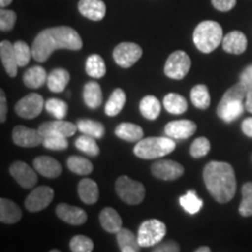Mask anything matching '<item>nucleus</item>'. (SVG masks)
Wrapping results in <instances>:
<instances>
[{
	"label": "nucleus",
	"instance_id": "nucleus-50",
	"mask_svg": "<svg viewBox=\"0 0 252 252\" xmlns=\"http://www.w3.org/2000/svg\"><path fill=\"white\" fill-rule=\"evenodd\" d=\"M242 131L249 138H252V117L244 119L242 123Z\"/></svg>",
	"mask_w": 252,
	"mask_h": 252
},
{
	"label": "nucleus",
	"instance_id": "nucleus-36",
	"mask_svg": "<svg viewBox=\"0 0 252 252\" xmlns=\"http://www.w3.org/2000/svg\"><path fill=\"white\" fill-rule=\"evenodd\" d=\"M179 201H180V206L190 215L197 214L203 207V201L197 196L195 190H188Z\"/></svg>",
	"mask_w": 252,
	"mask_h": 252
},
{
	"label": "nucleus",
	"instance_id": "nucleus-28",
	"mask_svg": "<svg viewBox=\"0 0 252 252\" xmlns=\"http://www.w3.org/2000/svg\"><path fill=\"white\" fill-rule=\"evenodd\" d=\"M117 243L122 252H139L141 245L138 241V236H135L131 230L122 228L117 232Z\"/></svg>",
	"mask_w": 252,
	"mask_h": 252
},
{
	"label": "nucleus",
	"instance_id": "nucleus-37",
	"mask_svg": "<svg viewBox=\"0 0 252 252\" xmlns=\"http://www.w3.org/2000/svg\"><path fill=\"white\" fill-rule=\"evenodd\" d=\"M67 166L70 169V172L78 175H88L94 171V166L89 160L83 157L72 156L68 158Z\"/></svg>",
	"mask_w": 252,
	"mask_h": 252
},
{
	"label": "nucleus",
	"instance_id": "nucleus-49",
	"mask_svg": "<svg viewBox=\"0 0 252 252\" xmlns=\"http://www.w3.org/2000/svg\"><path fill=\"white\" fill-rule=\"evenodd\" d=\"M7 116V102H6V94L4 90H0V122L5 123Z\"/></svg>",
	"mask_w": 252,
	"mask_h": 252
},
{
	"label": "nucleus",
	"instance_id": "nucleus-23",
	"mask_svg": "<svg viewBox=\"0 0 252 252\" xmlns=\"http://www.w3.org/2000/svg\"><path fill=\"white\" fill-rule=\"evenodd\" d=\"M23 217L20 207L8 198H0V220L5 224H14Z\"/></svg>",
	"mask_w": 252,
	"mask_h": 252
},
{
	"label": "nucleus",
	"instance_id": "nucleus-12",
	"mask_svg": "<svg viewBox=\"0 0 252 252\" xmlns=\"http://www.w3.org/2000/svg\"><path fill=\"white\" fill-rule=\"evenodd\" d=\"M151 171L157 179L163 181H173L182 176L185 168L181 163L163 159L154 162L151 167Z\"/></svg>",
	"mask_w": 252,
	"mask_h": 252
},
{
	"label": "nucleus",
	"instance_id": "nucleus-33",
	"mask_svg": "<svg viewBox=\"0 0 252 252\" xmlns=\"http://www.w3.org/2000/svg\"><path fill=\"white\" fill-rule=\"evenodd\" d=\"M190 99L195 108L206 110L210 105V94L204 84H197L190 91Z\"/></svg>",
	"mask_w": 252,
	"mask_h": 252
},
{
	"label": "nucleus",
	"instance_id": "nucleus-10",
	"mask_svg": "<svg viewBox=\"0 0 252 252\" xmlns=\"http://www.w3.org/2000/svg\"><path fill=\"white\" fill-rule=\"evenodd\" d=\"M45 102L39 94H30L21 98L15 105V112L19 117L25 119H33L42 112Z\"/></svg>",
	"mask_w": 252,
	"mask_h": 252
},
{
	"label": "nucleus",
	"instance_id": "nucleus-19",
	"mask_svg": "<svg viewBox=\"0 0 252 252\" xmlns=\"http://www.w3.org/2000/svg\"><path fill=\"white\" fill-rule=\"evenodd\" d=\"M222 47L224 52L229 53V54H243L247 50L248 39L243 32L232 31L223 37Z\"/></svg>",
	"mask_w": 252,
	"mask_h": 252
},
{
	"label": "nucleus",
	"instance_id": "nucleus-47",
	"mask_svg": "<svg viewBox=\"0 0 252 252\" xmlns=\"http://www.w3.org/2000/svg\"><path fill=\"white\" fill-rule=\"evenodd\" d=\"M237 0H212V4L217 11L229 12L236 6Z\"/></svg>",
	"mask_w": 252,
	"mask_h": 252
},
{
	"label": "nucleus",
	"instance_id": "nucleus-35",
	"mask_svg": "<svg viewBox=\"0 0 252 252\" xmlns=\"http://www.w3.org/2000/svg\"><path fill=\"white\" fill-rule=\"evenodd\" d=\"M77 127L81 133L88 134L96 139H100L105 133V127L102 123L91 121V119H80L77 123Z\"/></svg>",
	"mask_w": 252,
	"mask_h": 252
},
{
	"label": "nucleus",
	"instance_id": "nucleus-25",
	"mask_svg": "<svg viewBox=\"0 0 252 252\" xmlns=\"http://www.w3.org/2000/svg\"><path fill=\"white\" fill-rule=\"evenodd\" d=\"M115 134L123 140L130 143H138L144 138V130L141 126L132 123H122L115 130Z\"/></svg>",
	"mask_w": 252,
	"mask_h": 252
},
{
	"label": "nucleus",
	"instance_id": "nucleus-11",
	"mask_svg": "<svg viewBox=\"0 0 252 252\" xmlns=\"http://www.w3.org/2000/svg\"><path fill=\"white\" fill-rule=\"evenodd\" d=\"M54 197V190L48 186H40L33 189L25 200V207L28 212L35 213L45 209Z\"/></svg>",
	"mask_w": 252,
	"mask_h": 252
},
{
	"label": "nucleus",
	"instance_id": "nucleus-30",
	"mask_svg": "<svg viewBox=\"0 0 252 252\" xmlns=\"http://www.w3.org/2000/svg\"><path fill=\"white\" fill-rule=\"evenodd\" d=\"M139 109L145 118L149 121H156L161 112V103L156 96H145L140 100Z\"/></svg>",
	"mask_w": 252,
	"mask_h": 252
},
{
	"label": "nucleus",
	"instance_id": "nucleus-15",
	"mask_svg": "<svg viewBox=\"0 0 252 252\" xmlns=\"http://www.w3.org/2000/svg\"><path fill=\"white\" fill-rule=\"evenodd\" d=\"M12 140L20 147H36L43 143V135L40 133L39 130L18 125L12 132Z\"/></svg>",
	"mask_w": 252,
	"mask_h": 252
},
{
	"label": "nucleus",
	"instance_id": "nucleus-18",
	"mask_svg": "<svg viewBox=\"0 0 252 252\" xmlns=\"http://www.w3.org/2000/svg\"><path fill=\"white\" fill-rule=\"evenodd\" d=\"M33 166L37 173L48 179H55L61 175L62 167L58 160L52 157L41 156L34 159Z\"/></svg>",
	"mask_w": 252,
	"mask_h": 252
},
{
	"label": "nucleus",
	"instance_id": "nucleus-29",
	"mask_svg": "<svg viewBox=\"0 0 252 252\" xmlns=\"http://www.w3.org/2000/svg\"><path fill=\"white\" fill-rule=\"evenodd\" d=\"M47 78H48V76H47L46 69L40 67V65H35V67H32L26 70L23 76V81L27 88L37 89V88L42 87L45 84Z\"/></svg>",
	"mask_w": 252,
	"mask_h": 252
},
{
	"label": "nucleus",
	"instance_id": "nucleus-16",
	"mask_svg": "<svg viewBox=\"0 0 252 252\" xmlns=\"http://www.w3.org/2000/svg\"><path fill=\"white\" fill-rule=\"evenodd\" d=\"M56 215L63 222L70 225H82L87 222V213L82 208L70 206L67 203H60L56 207Z\"/></svg>",
	"mask_w": 252,
	"mask_h": 252
},
{
	"label": "nucleus",
	"instance_id": "nucleus-31",
	"mask_svg": "<svg viewBox=\"0 0 252 252\" xmlns=\"http://www.w3.org/2000/svg\"><path fill=\"white\" fill-rule=\"evenodd\" d=\"M163 108L172 115H182L187 111L188 103L184 96L171 93L163 97Z\"/></svg>",
	"mask_w": 252,
	"mask_h": 252
},
{
	"label": "nucleus",
	"instance_id": "nucleus-22",
	"mask_svg": "<svg viewBox=\"0 0 252 252\" xmlns=\"http://www.w3.org/2000/svg\"><path fill=\"white\" fill-rule=\"evenodd\" d=\"M99 223L102 228L110 234H117L123 228L122 217L117 213V210L111 207L104 208L99 214Z\"/></svg>",
	"mask_w": 252,
	"mask_h": 252
},
{
	"label": "nucleus",
	"instance_id": "nucleus-5",
	"mask_svg": "<svg viewBox=\"0 0 252 252\" xmlns=\"http://www.w3.org/2000/svg\"><path fill=\"white\" fill-rule=\"evenodd\" d=\"M176 144L173 138L168 137H149L143 138L134 146L133 153L141 159H159L172 153Z\"/></svg>",
	"mask_w": 252,
	"mask_h": 252
},
{
	"label": "nucleus",
	"instance_id": "nucleus-6",
	"mask_svg": "<svg viewBox=\"0 0 252 252\" xmlns=\"http://www.w3.org/2000/svg\"><path fill=\"white\" fill-rule=\"evenodd\" d=\"M167 232L166 224L161 220L152 219L141 223L138 230V241L141 248H153L163 241Z\"/></svg>",
	"mask_w": 252,
	"mask_h": 252
},
{
	"label": "nucleus",
	"instance_id": "nucleus-46",
	"mask_svg": "<svg viewBox=\"0 0 252 252\" xmlns=\"http://www.w3.org/2000/svg\"><path fill=\"white\" fill-rule=\"evenodd\" d=\"M152 251L154 252H179L180 251V245L175 241H166L160 242L159 244L154 245Z\"/></svg>",
	"mask_w": 252,
	"mask_h": 252
},
{
	"label": "nucleus",
	"instance_id": "nucleus-40",
	"mask_svg": "<svg viewBox=\"0 0 252 252\" xmlns=\"http://www.w3.org/2000/svg\"><path fill=\"white\" fill-rule=\"evenodd\" d=\"M238 210L242 216H252V182H247L242 187V202Z\"/></svg>",
	"mask_w": 252,
	"mask_h": 252
},
{
	"label": "nucleus",
	"instance_id": "nucleus-45",
	"mask_svg": "<svg viewBox=\"0 0 252 252\" xmlns=\"http://www.w3.org/2000/svg\"><path fill=\"white\" fill-rule=\"evenodd\" d=\"M17 21V14L14 11L2 8L0 11V30L2 32H8L14 27Z\"/></svg>",
	"mask_w": 252,
	"mask_h": 252
},
{
	"label": "nucleus",
	"instance_id": "nucleus-32",
	"mask_svg": "<svg viewBox=\"0 0 252 252\" xmlns=\"http://www.w3.org/2000/svg\"><path fill=\"white\" fill-rule=\"evenodd\" d=\"M125 103L126 94L124 90L121 89V88H117V89L113 90V93L105 104V109H104L105 115H108L109 117H115V116H117L122 111Z\"/></svg>",
	"mask_w": 252,
	"mask_h": 252
},
{
	"label": "nucleus",
	"instance_id": "nucleus-14",
	"mask_svg": "<svg viewBox=\"0 0 252 252\" xmlns=\"http://www.w3.org/2000/svg\"><path fill=\"white\" fill-rule=\"evenodd\" d=\"M37 130L43 135V138L50 137V135L69 138L76 133L78 127L77 125L72 124L70 122H65L63 119H56L54 122L42 123Z\"/></svg>",
	"mask_w": 252,
	"mask_h": 252
},
{
	"label": "nucleus",
	"instance_id": "nucleus-52",
	"mask_svg": "<svg viewBox=\"0 0 252 252\" xmlns=\"http://www.w3.org/2000/svg\"><path fill=\"white\" fill-rule=\"evenodd\" d=\"M12 2V0H0V6L1 8H5L6 6H8Z\"/></svg>",
	"mask_w": 252,
	"mask_h": 252
},
{
	"label": "nucleus",
	"instance_id": "nucleus-26",
	"mask_svg": "<svg viewBox=\"0 0 252 252\" xmlns=\"http://www.w3.org/2000/svg\"><path fill=\"white\" fill-rule=\"evenodd\" d=\"M83 99L88 108L97 109L103 102L102 88L97 82L90 81L83 88Z\"/></svg>",
	"mask_w": 252,
	"mask_h": 252
},
{
	"label": "nucleus",
	"instance_id": "nucleus-44",
	"mask_svg": "<svg viewBox=\"0 0 252 252\" xmlns=\"http://www.w3.org/2000/svg\"><path fill=\"white\" fill-rule=\"evenodd\" d=\"M43 146L48 150L62 151L68 149V140L64 137H58V135H50V137L43 138Z\"/></svg>",
	"mask_w": 252,
	"mask_h": 252
},
{
	"label": "nucleus",
	"instance_id": "nucleus-8",
	"mask_svg": "<svg viewBox=\"0 0 252 252\" xmlns=\"http://www.w3.org/2000/svg\"><path fill=\"white\" fill-rule=\"evenodd\" d=\"M190 65L191 61L187 53L176 50L167 59L163 71L167 77L173 78V80H182L188 74Z\"/></svg>",
	"mask_w": 252,
	"mask_h": 252
},
{
	"label": "nucleus",
	"instance_id": "nucleus-13",
	"mask_svg": "<svg viewBox=\"0 0 252 252\" xmlns=\"http://www.w3.org/2000/svg\"><path fill=\"white\" fill-rule=\"evenodd\" d=\"M9 173L12 178L25 189H32L37 184L36 173L24 161H15L12 163L9 167Z\"/></svg>",
	"mask_w": 252,
	"mask_h": 252
},
{
	"label": "nucleus",
	"instance_id": "nucleus-4",
	"mask_svg": "<svg viewBox=\"0 0 252 252\" xmlns=\"http://www.w3.org/2000/svg\"><path fill=\"white\" fill-rule=\"evenodd\" d=\"M194 45L200 52L209 54L215 50L223 41V30L216 21L206 20L200 23L193 34Z\"/></svg>",
	"mask_w": 252,
	"mask_h": 252
},
{
	"label": "nucleus",
	"instance_id": "nucleus-17",
	"mask_svg": "<svg viewBox=\"0 0 252 252\" xmlns=\"http://www.w3.org/2000/svg\"><path fill=\"white\" fill-rule=\"evenodd\" d=\"M196 132V124L188 119L169 122L165 126V133L173 139H187Z\"/></svg>",
	"mask_w": 252,
	"mask_h": 252
},
{
	"label": "nucleus",
	"instance_id": "nucleus-42",
	"mask_svg": "<svg viewBox=\"0 0 252 252\" xmlns=\"http://www.w3.org/2000/svg\"><path fill=\"white\" fill-rule=\"evenodd\" d=\"M72 252H91L94 250V242L84 235H76L69 243Z\"/></svg>",
	"mask_w": 252,
	"mask_h": 252
},
{
	"label": "nucleus",
	"instance_id": "nucleus-48",
	"mask_svg": "<svg viewBox=\"0 0 252 252\" xmlns=\"http://www.w3.org/2000/svg\"><path fill=\"white\" fill-rule=\"evenodd\" d=\"M239 82H241L249 91L252 90V64L248 65L247 68H244L241 76H239Z\"/></svg>",
	"mask_w": 252,
	"mask_h": 252
},
{
	"label": "nucleus",
	"instance_id": "nucleus-9",
	"mask_svg": "<svg viewBox=\"0 0 252 252\" xmlns=\"http://www.w3.org/2000/svg\"><path fill=\"white\" fill-rule=\"evenodd\" d=\"M143 55V49L133 42H122L113 50V60L122 68H130L139 61Z\"/></svg>",
	"mask_w": 252,
	"mask_h": 252
},
{
	"label": "nucleus",
	"instance_id": "nucleus-51",
	"mask_svg": "<svg viewBox=\"0 0 252 252\" xmlns=\"http://www.w3.org/2000/svg\"><path fill=\"white\" fill-rule=\"evenodd\" d=\"M245 110L252 113V90L248 91L247 97H245Z\"/></svg>",
	"mask_w": 252,
	"mask_h": 252
},
{
	"label": "nucleus",
	"instance_id": "nucleus-1",
	"mask_svg": "<svg viewBox=\"0 0 252 252\" xmlns=\"http://www.w3.org/2000/svg\"><path fill=\"white\" fill-rule=\"evenodd\" d=\"M83 42L80 34L74 28L59 26L43 30L37 34L32 45L33 59L37 62H46L58 49L80 50Z\"/></svg>",
	"mask_w": 252,
	"mask_h": 252
},
{
	"label": "nucleus",
	"instance_id": "nucleus-38",
	"mask_svg": "<svg viewBox=\"0 0 252 252\" xmlns=\"http://www.w3.org/2000/svg\"><path fill=\"white\" fill-rule=\"evenodd\" d=\"M75 146L78 151L88 154L90 157H96L99 154V147L96 143V138L90 137L88 134H83L78 137L75 141Z\"/></svg>",
	"mask_w": 252,
	"mask_h": 252
},
{
	"label": "nucleus",
	"instance_id": "nucleus-24",
	"mask_svg": "<svg viewBox=\"0 0 252 252\" xmlns=\"http://www.w3.org/2000/svg\"><path fill=\"white\" fill-rule=\"evenodd\" d=\"M77 193L81 201L86 204H94L98 201L99 189L96 182L91 179H83L77 187Z\"/></svg>",
	"mask_w": 252,
	"mask_h": 252
},
{
	"label": "nucleus",
	"instance_id": "nucleus-3",
	"mask_svg": "<svg viewBox=\"0 0 252 252\" xmlns=\"http://www.w3.org/2000/svg\"><path fill=\"white\" fill-rule=\"evenodd\" d=\"M248 89L241 82L225 91L217 106V116L224 123H232L243 115Z\"/></svg>",
	"mask_w": 252,
	"mask_h": 252
},
{
	"label": "nucleus",
	"instance_id": "nucleus-53",
	"mask_svg": "<svg viewBox=\"0 0 252 252\" xmlns=\"http://www.w3.org/2000/svg\"><path fill=\"white\" fill-rule=\"evenodd\" d=\"M210 251L212 250H210V248H208V247H201L195 250V252H210Z\"/></svg>",
	"mask_w": 252,
	"mask_h": 252
},
{
	"label": "nucleus",
	"instance_id": "nucleus-21",
	"mask_svg": "<svg viewBox=\"0 0 252 252\" xmlns=\"http://www.w3.org/2000/svg\"><path fill=\"white\" fill-rule=\"evenodd\" d=\"M0 59H1L2 67L5 68V71L7 72L8 76H17L19 65L17 63V59H15L14 46L7 40L0 42Z\"/></svg>",
	"mask_w": 252,
	"mask_h": 252
},
{
	"label": "nucleus",
	"instance_id": "nucleus-2",
	"mask_svg": "<svg viewBox=\"0 0 252 252\" xmlns=\"http://www.w3.org/2000/svg\"><path fill=\"white\" fill-rule=\"evenodd\" d=\"M204 185L209 194L219 203H226L234 198L237 189L232 166L223 161H210L203 169Z\"/></svg>",
	"mask_w": 252,
	"mask_h": 252
},
{
	"label": "nucleus",
	"instance_id": "nucleus-27",
	"mask_svg": "<svg viewBox=\"0 0 252 252\" xmlns=\"http://www.w3.org/2000/svg\"><path fill=\"white\" fill-rule=\"evenodd\" d=\"M69 81H70V74L68 70L63 68L54 69L47 78V86L48 89L53 93H62L65 89V87L68 86Z\"/></svg>",
	"mask_w": 252,
	"mask_h": 252
},
{
	"label": "nucleus",
	"instance_id": "nucleus-43",
	"mask_svg": "<svg viewBox=\"0 0 252 252\" xmlns=\"http://www.w3.org/2000/svg\"><path fill=\"white\" fill-rule=\"evenodd\" d=\"M210 151V141L207 139L206 137H200V138H196L193 143L190 145V150H189V152H190V156L193 158H202V157H206L208 153H209Z\"/></svg>",
	"mask_w": 252,
	"mask_h": 252
},
{
	"label": "nucleus",
	"instance_id": "nucleus-34",
	"mask_svg": "<svg viewBox=\"0 0 252 252\" xmlns=\"http://www.w3.org/2000/svg\"><path fill=\"white\" fill-rule=\"evenodd\" d=\"M86 71L93 78L103 77L106 72V65L102 56L98 54L90 55L86 62Z\"/></svg>",
	"mask_w": 252,
	"mask_h": 252
},
{
	"label": "nucleus",
	"instance_id": "nucleus-7",
	"mask_svg": "<svg viewBox=\"0 0 252 252\" xmlns=\"http://www.w3.org/2000/svg\"><path fill=\"white\" fill-rule=\"evenodd\" d=\"M116 191L118 196L127 204H139L145 198V187L139 181L132 180L123 175L116 181Z\"/></svg>",
	"mask_w": 252,
	"mask_h": 252
},
{
	"label": "nucleus",
	"instance_id": "nucleus-41",
	"mask_svg": "<svg viewBox=\"0 0 252 252\" xmlns=\"http://www.w3.org/2000/svg\"><path fill=\"white\" fill-rule=\"evenodd\" d=\"M13 46L15 59H17V63L19 67H25V65H27L31 58L33 56V54H32V48H30L27 43L24 42V41H17Z\"/></svg>",
	"mask_w": 252,
	"mask_h": 252
},
{
	"label": "nucleus",
	"instance_id": "nucleus-39",
	"mask_svg": "<svg viewBox=\"0 0 252 252\" xmlns=\"http://www.w3.org/2000/svg\"><path fill=\"white\" fill-rule=\"evenodd\" d=\"M45 109L56 119H63L68 113V104L59 98H49L45 103Z\"/></svg>",
	"mask_w": 252,
	"mask_h": 252
},
{
	"label": "nucleus",
	"instance_id": "nucleus-20",
	"mask_svg": "<svg viewBox=\"0 0 252 252\" xmlns=\"http://www.w3.org/2000/svg\"><path fill=\"white\" fill-rule=\"evenodd\" d=\"M78 11L89 20L99 21L105 17L106 6L102 0H80Z\"/></svg>",
	"mask_w": 252,
	"mask_h": 252
}]
</instances>
